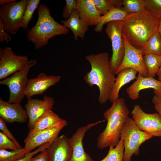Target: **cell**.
<instances>
[{"label": "cell", "instance_id": "obj_32", "mask_svg": "<svg viewBox=\"0 0 161 161\" xmlns=\"http://www.w3.org/2000/svg\"><path fill=\"white\" fill-rule=\"evenodd\" d=\"M8 149L12 150L19 149L16 144L2 131L0 132V149Z\"/></svg>", "mask_w": 161, "mask_h": 161}, {"label": "cell", "instance_id": "obj_28", "mask_svg": "<svg viewBox=\"0 0 161 161\" xmlns=\"http://www.w3.org/2000/svg\"><path fill=\"white\" fill-rule=\"evenodd\" d=\"M121 8L129 14L142 12L146 9L144 0H122Z\"/></svg>", "mask_w": 161, "mask_h": 161}, {"label": "cell", "instance_id": "obj_26", "mask_svg": "<svg viewBox=\"0 0 161 161\" xmlns=\"http://www.w3.org/2000/svg\"><path fill=\"white\" fill-rule=\"evenodd\" d=\"M96 9L101 16L115 7H122V0H92Z\"/></svg>", "mask_w": 161, "mask_h": 161}, {"label": "cell", "instance_id": "obj_36", "mask_svg": "<svg viewBox=\"0 0 161 161\" xmlns=\"http://www.w3.org/2000/svg\"><path fill=\"white\" fill-rule=\"evenodd\" d=\"M12 37L5 30L1 21L0 20V42L8 43L12 40Z\"/></svg>", "mask_w": 161, "mask_h": 161}, {"label": "cell", "instance_id": "obj_3", "mask_svg": "<svg viewBox=\"0 0 161 161\" xmlns=\"http://www.w3.org/2000/svg\"><path fill=\"white\" fill-rule=\"evenodd\" d=\"M129 113L124 98H119L113 102L111 107L103 113L107 123L97 137L98 148L103 149L111 146L116 147L118 145L122 128Z\"/></svg>", "mask_w": 161, "mask_h": 161}, {"label": "cell", "instance_id": "obj_22", "mask_svg": "<svg viewBox=\"0 0 161 161\" xmlns=\"http://www.w3.org/2000/svg\"><path fill=\"white\" fill-rule=\"evenodd\" d=\"M62 119L52 110L44 113L37 120L32 130L29 131L35 132L48 129L59 122Z\"/></svg>", "mask_w": 161, "mask_h": 161}, {"label": "cell", "instance_id": "obj_31", "mask_svg": "<svg viewBox=\"0 0 161 161\" xmlns=\"http://www.w3.org/2000/svg\"><path fill=\"white\" fill-rule=\"evenodd\" d=\"M145 9L161 19V0H144Z\"/></svg>", "mask_w": 161, "mask_h": 161}, {"label": "cell", "instance_id": "obj_25", "mask_svg": "<svg viewBox=\"0 0 161 161\" xmlns=\"http://www.w3.org/2000/svg\"><path fill=\"white\" fill-rule=\"evenodd\" d=\"M143 58L148 70V77H155L161 66V55L146 54L143 56Z\"/></svg>", "mask_w": 161, "mask_h": 161}, {"label": "cell", "instance_id": "obj_34", "mask_svg": "<svg viewBox=\"0 0 161 161\" xmlns=\"http://www.w3.org/2000/svg\"><path fill=\"white\" fill-rule=\"evenodd\" d=\"M51 144L47 143L43 144L37 148L36 149L32 152L27 153L23 157L15 161H28L34 155L40 152L43 150L47 149L50 146Z\"/></svg>", "mask_w": 161, "mask_h": 161}, {"label": "cell", "instance_id": "obj_24", "mask_svg": "<svg viewBox=\"0 0 161 161\" xmlns=\"http://www.w3.org/2000/svg\"><path fill=\"white\" fill-rule=\"evenodd\" d=\"M141 50L143 56L148 54L161 55V37L158 30L148 39Z\"/></svg>", "mask_w": 161, "mask_h": 161}, {"label": "cell", "instance_id": "obj_15", "mask_svg": "<svg viewBox=\"0 0 161 161\" xmlns=\"http://www.w3.org/2000/svg\"><path fill=\"white\" fill-rule=\"evenodd\" d=\"M61 79L59 75H49L40 73L36 78L28 79L25 96L28 99L34 95L42 94L50 87L59 82Z\"/></svg>", "mask_w": 161, "mask_h": 161}, {"label": "cell", "instance_id": "obj_7", "mask_svg": "<svg viewBox=\"0 0 161 161\" xmlns=\"http://www.w3.org/2000/svg\"><path fill=\"white\" fill-rule=\"evenodd\" d=\"M28 0L17 1L0 7V20L7 32L15 35L21 28Z\"/></svg>", "mask_w": 161, "mask_h": 161}, {"label": "cell", "instance_id": "obj_40", "mask_svg": "<svg viewBox=\"0 0 161 161\" xmlns=\"http://www.w3.org/2000/svg\"><path fill=\"white\" fill-rule=\"evenodd\" d=\"M158 76V80L161 82V66L156 74Z\"/></svg>", "mask_w": 161, "mask_h": 161}, {"label": "cell", "instance_id": "obj_16", "mask_svg": "<svg viewBox=\"0 0 161 161\" xmlns=\"http://www.w3.org/2000/svg\"><path fill=\"white\" fill-rule=\"evenodd\" d=\"M48 161H70L73 150L69 138L63 135L56 140L47 148Z\"/></svg>", "mask_w": 161, "mask_h": 161}, {"label": "cell", "instance_id": "obj_23", "mask_svg": "<svg viewBox=\"0 0 161 161\" xmlns=\"http://www.w3.org/2000/svg\"><path fill=\"white\" fill-rule=\"evenodd\" d=\"M129 14L121 8H114L106 14L100 16L94 30L97 32H101L105 24L112 21L122 20Z\"/></svg>", "mask_w": 161, "mask_h": 161}, {"label": "cell", "instance_id": "obj_8", "mask_svg": "<svg viewBox=\"0 0 161 161\" xmlns=\"http://www.w3.org/2000/svg\"><path fill=\"white\" fill-rule=\"evenodd\" d=\"M122 20L110 22L107 24L105 32L110 39L112 44V55L109 60L112 72L116 71L121 63L125 53V46L122 33Z\"/></svg>", "mask_w": 161, "mask_h": 161}, {"label": "cell", "instance_id": "obj_30", "mask_svg": "<svg viewBox=\"0 0 161 161\" xmlns=\"http://www.w3.org/2000/svg\"><path fill=\"white\" fill-rule=\"evenodd\" d=\"M40 0H28L24 12L21 27L26 29L33 17V14L40 5Z\"/></svg>", "mask_w": 161, "mask_h": 161}, {"label": "cell", "instance_id": "obj_17", "mask_svg": "<svg viewBox=\"0 0 161 161\" xmlns=\"http://www.w3.org/2000/svg\"><path fill=\"white\" fill-rule=\"evenodd\" d=\"M148 88L154 89L155 95L161 96V82L153 77H144L138 73L136 80L126 89L129 98L135 100L139 97V92L142 90Z\"/></svg>", "mask_w": 161, "mask_h": 161}, {"label": "cell", "instance_id": "obj_9", "mask_svg": "<svg viewBox=\"0 0 161 161\" xmlns=\"http://www.w3.org/2000/svg\"><path fill=\"white\" fill-rule=\"evenodd\" d=\"M131 113L139 129L153 137H161V116L158 113H147L137 104Z\"/></svg>", "mask_w": 161, "mask_h": 161}, {"label": "cell", "instance_id": "obj_39", "mask_svg": "<svg viewBox=\"0 0 161 161\" xmlns=\"http://www.w3.org/2000/svg\"><path fill=\"white\" fill-rule=\"evenodd\" d=\"M16 0H0V5L1 6L16 1Z\"/></svg>", "mask_w": 161, "mask_h": 161}, {"label": "cell", "instance_id": "obj_18", "mask_svg": "<svg viewBox=\"0 0 161 161\" xmlns=\"http://www.w3.org/2000/svg\"><path fill=\"white\" fill-rule=\"evenodd\" d=\"M0 118L6 122L26 123L28 117L26 110L20 103L5 101L0 98Z\"/></svg>", "mask_w": 161, "mask_h": 161}, {"label": "cell", "instance_id": "obj_12", "mask_svg": "<svg viewBox=\"0 0 161 161\" xmlns=\"http://www.w3.org/2000/svg\"><path fill=\"white\" fill-rule=\"evenodd\" d=\"M29 61L26 55H18L12 48H0V80H2L21 69Z\"/></svg>", "mask_w": 161, "mask_h": 161}, {"label": "cell", "instance_id": "obj_42", "mask_svg": "<svg viewBox=\"0 0 161 161\" xmlns=\"http://www.w3.org/2000/svg\"></svg>", "mask_w": 161, "mask_h": 161}, {"label": "cell", "instance_id": "obj_27", "mask_svg": "<svg viewBox=\"0 0 161 161\" xmlns=\"http://www.w3.org/2000/svg\"><path fill=\"white\" fill-rule=\"evenodd\" d=\"M109 148L106 156L100 161H123L124 146L122 138L116 146H111Z\"/></svg>", "mask_w": 161, "mask_h": 161}, {"label": "cell", "instance_id": "obj_4", "mask_svg": "<svg viewBox=\"0 0 161 161\" xmlns=\"http://www.w3.org/2000/svg\"><path fill=\"white\" fill-rule=\"evenodd\" d=\"M38 11V17L36 23L28 31L27 36V39L34 44L36 49L46 45L49 40L54 37L66 35L69 32L68 28L54 19L47 6L40 4Z\"/></svg>", "mask_w": 161, "mask_h": 161}, {"label": "cell", "instance_id": "obj_13", "mask_svg": "<svg viewBox=\"0 0 161 161\" xmlns=\"http://www.w3.org/2000/svg\"><path fill=\"white\" fill-rule=\"evenodd\" d=\"M54 103V98L49 96L44 95L42 100L28 99L25 107L28 117L27 126L30 130L32 129L35 123L44 113L52 110Z\"/></svg>", "mask_w": 161, "mask_h": 161}, {"label": "cell", "instance_id": "obj_6", "mask_svg": "<svg viewBox=\"0 0 161 161\" xmlns=\"http://www.w3.org/2000/svg\"><path fill=\"white\" fill-rule=\"evenodd\" d=\"M37 63V61L35 60L29 61L24 66L12 75L0 81V85H6L9 89L10 96L7 101L9 103H20L25 96L29 70Z\"/></svg>", "mask_w": 161, "mask_h": 161}, {"label": "cell", "instance_id": "obj_37", "mask_svg": "<svg viewBox=\"0 0 161 161\" xmlns=\"http://www.w3.org/2000/svg\"><path fill=\"white\" fill-rule=\"evenodd\" d=\"M28 161H48L47 149L44 150Z\"/></svg>", "mask_w": 161, "mask_h": 161}, {"label": "cell", "instance_id": "obj_29", "mask_svg": "<svg viewBox=\"0 0 161 161\" xmlns=\"http://www.w3.org/2000/svg\"><path fill=\"white\" fill-rule=\"evenodd\" d=\"M28 152L24 147L11 151L0 149V161H15L23 157Z\"/></svg>", "mask_w": 161, "mask_h": 161}, {"label": "cell", "instance_id": "obj_1", "mask_svg": "<svg viewBox=\"0 0 161 161\" xmlns=\"http://www.w3.org/2000/svg\"><path fill=\"white\" fill-rule=\"evenodd\" d=\"M160 20L146 9L129 14L122 20V34L131 45L141 50L148 39L158 30Z\"/></svg>", "mask_w": 161, "mask_h": 161}, {"label": "cell", "instance_id": "obj_2", "mask_svg": "<svg viewBox=\"0 0 161 161\" xmlns=\"http://www.w3.org/2000/svg\"><path fill=\"white\" fill-rule=\"evenodd\" d=\"M91 65L90 71L84 79L86 83L92 87L96 85L99 93L98 101L104 103L109 100L110 94L116 80L111 69L109 54L106 52L92 54L85 56Z\"/></svg>", "mask_w": 161, "mask_h": 161}, {"label": "cell", "instance_id": "obj_20", "mask_svg": "<svg viewBox=\"0 0 161 161\" xmlns=\"http://www.w3.org/2000/svg\"><path fill=\"white\" fill-rule=\"evenodd\" d=\"M137 72L134 69L127 68L123 69L117 74L110 95L109 100L111 103L119 98L120 90L123 86L136 78Z\"/></svg>", "mask_w": 161, "mask_h": 161}, {"label": "cell", "instance_id": "obj_41", "mask_svg": "<svg viewBox=\"0 0 161 161\" xmlns=\"http://www.w3.org/2000/svg\"><path fill=\"white\" fill-rule=\"evenodd\" d=\"M158 31L159 32L160 35L161 37V19H160L159 23V25Z\"/></svg>", "mask_w": 161, "mask_h": 161}, {"label": "cell", "instance_id": "obj_14", "mask_svg": "<svg viewBox=\"0 0 161 161\" xmlns=\"http://www.w3.org/2000/svg\"><path fill=\"white\" fill-rule=\"evenodd\" d=\"M105 120L99 121L79 127L69 138L73 150L70 161H94L89 155L84 151L83 140L86 133L89 130Z\"/></svg>", "mask_w": 161, "mask_h": 161}, {"label": "cell", "instance_id": "obj_38", "mask_svg": "<svg viewBox=\"0 0 161 161\" xmlns=\"http://www.w3.org/2000/svg\"><path fill=\"white\" fill-rule=\"evenodd\" d=\"M152 101L155 109L161 116V96L155 95Z\"/></svg>", "mask_w": 161, "mask_h": 161}, {"label": "cell", "instance_id": "obj_33", "mask_svg": "<svg viewBox=\"0 0 161 161\" xmlns=\"http://www.w3.org/2000/svg\"><path fill=\"white\" fill-rule=\"evenodd\" d=\"M75 10H77V0H66L62 13L63 16L68 19Z\"/></svg>", "mask_w": 161, "mask_h": 161}, {"label": "cell", "instance_id": "obj_35", "mask_svg": "<svg viewBox=\"0 0 161 161\" xmlns=\"http://www.w3.org/2000/svg\"><path fill=\"white\" fill-rule=\"evenodd\" d=\"M6 122L0 118V129L8 138L13 141L18 146L19 149L22 148L18 142L13 135L7 129Z\"/></svg>", "mask_w": 161, "mask_h": 161}, {"label": "cell", "instance_id": "obj_10", "mask_svg": "<svg viewBox=\"0 0 161 161\" xmlns=\"http://www.w3.org/2000/svg\"><path fill=\"white\" fill-rule=\"evenodd\" d=\"M67 125L64 119L52 127L35 132L29 131L24 140V147L31 152L36 147L49 143L51 144L58 137L61 130Z\"/></svg>", "mask_w": 161, "mask_h": 161}, {"label": "cell", "instance_id": "obj_19", "mask_svg": "<svg viewBox=\"0 0 161 161\" xmlns=\"http://www.w3.org/2000/svg\"><path fill=\"white\" fill-rule=\"evenodd\" d=\"M77 10L80 19L87 27L96 26L101 16L92 0H77Z\"/></svg>", "mask_w": 161, "mask_h": 161}, {"label": "cell", "instance_id": "obj_11", "mask_svg": "<svg viewBox=\"0 0 161 161\" xmlns=\"http://www.w3.org/2000/svg\"><path fill=\"white\" fill-rule=\"evenodd\" d=\"M122 35L125 46L124 55L115 74H117L124 69L131 68L137 70L143 77H148V72L144 61L141 50L131 45L126 37Z\"/></svg>", "mask_w": 161, "mask_h": 161}, {"label": "cell", "instance_id": "obj_21", "mask_svg": "<svg viewBox=\"0 0 161 161\" xmlns=\"http://www.w3.org/2000/svg\"><path fill=\"white\" fill-rule=\"evenodd\" d=\"M61 22L65 27L71 30L76 41L79 37L83 39L88 30V27L86 26L80 19L77 10L73 12L68 19L62 20Z\"/></svg>", "mask_w": 161, "mask_h": 161}, {"label": "cell", "instance_id": "obj_5", "mask_svg": "<svg viewBox=\"0 0 161 161\" xmlns=\"http://www.w3.org/2000/svg\"><path fill=\"white\" fill-rule=\"evenodd\" d=\"M153 137L139 129L133 118L129 116L120 133V138L123 140L124 146L123 161H131L133 155H138L140 145Z\"/></svg>", "mask_w": 161, "mask_h": 161}]
</instances>
